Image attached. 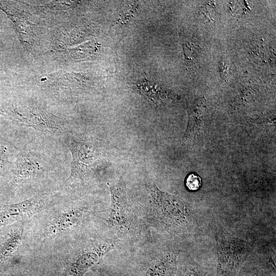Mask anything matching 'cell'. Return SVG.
<instances>
[{"instance_id":"cell-1","label":"cell","mask_w":276,"mask_h":276,"mask_svg":"<svg viewBox=\"0 0 276 276\" xmlns=\"http://www.w3.org/2000/svg\"><path fill=\"white\" fill-rule=\"evenodd\" d=\"M146 186L151 197L149 215L155 226L175 235H187L195 231V214L183 199L161 191L155 184Z\"/></svg>"},{"instance_id":"cell-2","label":"cell","mask_w":276,"mask_h":276,"mask_svg":"<svg viewBox=\"0 0 276 276\" xmlns=\"http://www.w3.org/2000/svg\"><path fill=\"white\" fill-rule=\"evenodd\" d=\"M216 242V276H237L250 250L248 241L228 233L219 222L212 224Z\"/></svg>"},{"instance_id":"cell-3","label":"cell","mask_w":276,"mask_h":276,"mask_svg":"<svg viewBox=\"0 0 276 276\" xmlns=\"http://www.w3.org/2000/svg\"><path fill=\"white\" fill-rule=\"evenodd\" d=\"M111 202L106 222L108 226L123 234L130 233L135 227L136 217L122 183L109 184Z\"/></svg>"},{"instance_id":"cell-4","label":"cell","mask_w":276,"mask_h":276,"mask_svg":"<svg viewBox=\"0 0 276 276\" xmlns=\"http://www.w3.org/2000/svg\"><path fill=\"white\" fill-rule=\"evenodd\" d=\"M65 142L72 155L71 174L66 181L83 182L91 173L93 163L97 158V149L74 137L67 139Z\"/></svg>"},{"instance_id":"cell-5","label":"cell","mask_w":276,"mask_h":276,"mask_svg":"<svg viewBox=\"0 0 276 276\" xmlns=\"http://www.w3.org/2000/svg\"><path fill=\"white\" fill-rule=\"evenodd\" d=\"M2 112L42 132L54 133L63 132L65 130V125L62 120L43 111L22 110L12 107L4 109Z\"/></svg>"},{"instance_id":"cell-6","label":"cell","mask_w":276,"mask_h":276,"mask_svg":"<svg viewBox=\"0 0 276 276\" xmlns=\"http://www.w3.org/2000/svg\"><path fill=\"white\" fill-rule=\"evenodd\" d=\"M114 248L109 242H102L80 251L71 267L72 276H82L89 268L96 264L100 259Z\"/></svg>"},{"instance_id":"cell-7","label":"cell","mask_w":276,"mask_h":276,"mask_svg":"<svg viewBox=\"0 0 276 276\" xmlns=\"http://www.w3.org/2000/svg\"><path fill=\"white\" fill-rule=\"evenodd\" d=\"M155 254L142 276H175L178 251L173 249H164Z\"/></svg>"},{"instance_id":"cell-8","label":"cell","mask_w":276,"mask_h":276,"mask_svg":"<svg viewBox=\"0 0 276 276\" xmlns=\"http://www.w3.org/2000/svg\"><path fill=\"white\" fill-rule=\"evenodd\" d=\"M43 204V197L35 196L18 203L5 205L0 210V221L22 220L39 212Z\"/></svg>"},{"instance_id":"cell-9","label":"cell","mask_w":276,"mask_h":276,"mask_svg":"<svg viewBox=\"0 0 276 276\" xmlns=\"http://www.w3.org/2000/svg\"><path fill=\"white\" fill-rule=\"evenodd\" d=\"M87 213L85 206L69 208L57 215L48 226L47 233L50 235L63 234L79 225Z\"/></svg>"},{"instance_id":"cell-10","label":"cell","mask_w":276,"mask_h":276,"mask_svg":"<svg viewBox=\"0 0 276 276\" xmlns=\"http://www.w3.org/2000/svg\"><path fill=\"white\" fill-rule=\"evenodd\" d=\"M207 104L204 97L195 100L190 104L188 109V125L183 136L185 140H191L202 127Z\"/></svg>"},{"instance_id":"cell-11","label":"cell","mask_w":276,"mask_h":276,"mask_svg":"<svg viewBox=\"0 0 276 276\" xmlns=\"http://www.w3.org/2000/svg\"><path fill=\"white\" fill-rule=\"evenodd\" d=\"M38 162L28 157H20L15 163L14 181L18 185L31 179L40 170Z\"/></svg>"},{"instance_id":"cell-12","label":"cell","mask_w":276,"mask_h":276,"mask_svg":"<svg viewBox=\"0 0 276 276\" xmlns=\"http://www.w3.org/2000/svg\"><path fill=\"white\" fill-rule=\"evenodd\" d=\"M208 272V268L199 264L189 255L182 256L180 260L178 259L175 276H206Z\"/></svg>"},{"instance_id":"cell-13","label":"cell","mask_w":276,"mask_h":276,"mask_svg":"<svg viewBox=\"0 0 276 276\" xmlns=\"http://www.w3.org/2000/svg\"><path fill=\"white\" fill-rule=\"evenodd\" d=\"M133 87L150 102L157 104L166 96L165 91L158 85L145 79L134 83Z\"/></svg>"},{"instance_id":"cell-14","label":"cell","mask_w":276,"mask_h":276,"mask_svg":"<svg viewBox=\"0 0 276 276\" xmlns=\"http://www.w3.org/2000/svg\"><path fill=\"white\" fill-rule=\"evenodd\" d=\"M185 184L189 190L197 191L201 186V179L197 174L191 173L187 176Z\"/></svg>"},{"instance_id":"cell-15","label":"cell","mask_w":276,"mask_h":276,"mask_svg":"<svg viewBox=\"0 0 276 276\" xmlns=\"http://www.w3.org/2000/svg\"><path fill=\"white\" fill-rule=\"evenodd\" d=\"M229 63L226 59H221L219 63L220 75L222 79L226 78L229 70Z\"/></svg>"},{"instance_id":"cell-16","label":"cell","mask_w":276,"mask_h":276,"mask_svg":"<svg viewBox=\"0 0 276 276\" xmlns=\"http://www.w3.org/2000/svg\"><path fill=\"white\" fill-rule=\"evenodd\" d=\"M133 12L134 13V9H132L130 11H126L123 13V15L120 17L118 22H121V23L123 24L130 19L131 16H133Z\"/></svg>"},{"instance_id":"cell-17","label":"cell","mask_w":276,"mask_h":276,"mask_svg":"<svg viewBox=\"0 0 276 276\" xmlns=\"http://www.w3.org/2000/svg\"><path fill=\"white\" fill-rule=\"evenodd\" d=\"M5 159V154L3 150L0 148V165H2Z\"/></svg>"}]
</instances>
